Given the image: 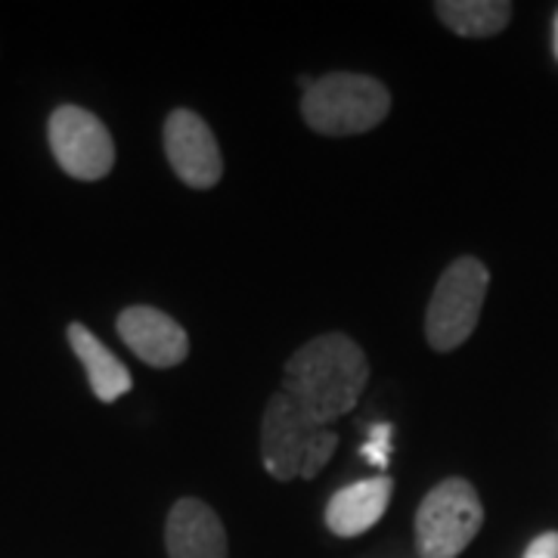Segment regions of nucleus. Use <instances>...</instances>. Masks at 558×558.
Here are the masks:
<instances>
[{
	"label": "nucleus",
	"instance_id": "1",
	"mask_svg": "<svg viewBox=\"0 0 558 558\" xmlns=\"http://www.w3.org/2000/svg\"><path fill=\"white\" fill-rule=\"evenodd\" d=\"M369 385V360L357 341L344 332H326L301 344L286 360L282 395H289L311 422L329 428V422L357 407Z\"/></svg>",
	"mask_w": 558,
	"mask_h": 558
},
{
	"label": "nucleus",
	"instance_id": "2",
	"mask_svg": "<svg viewBox=\"0 0 558 558\" xmlns=\"http://www.w3.org/2000/svg\"><path fill=\"white\" fill-rule=\"evenodd\" d=\"M391 112V94L381 81L357 72H332L314 81L301 97V116L323 137H357Z\"/></svg>",
	"mask_w": 558,
	"mask_h": 558
},
{
	"label": "nucleus",
	"instance_id": "3",
	"mask_svg": "<svg viewBox=\"0 0 558 558\" xmlns=\"http://www.w3.org/2000/svg\"><path fill=\"white\" fill-rule=\"evenodd\" d=\"M481 524H484V506L478 490L465 478L440 481L418 502V558H457L478 537Z\"/></svg>",
	"mask_w": 558,
	"mask_h": 558
},
{
	"label": "nucleus",
	"instance_id": "4",
	"mask_svg": "<svg viewBox=\"0 0 558 558\" xmlns=\"http://www.w3.org/2000/svg\"><path fill=\"white\" fill-rule=\"evenodd\" d=\"M490 274L478 258H457L444 274L428 301L425 339L435 351H453L475 332L487 299Z\"/></svg>",
	"mask_w": 558,
	"mask_h": 558
},
{
	"label": "nucleus",
	"instance_id": "5",
	"mask_svg": "<svg viewBox=\"0 0 558 558\" xmlns=\"http://www.w3.org/2000/svg\"><path fill=\"white\" fill-rule=\"evenodd\" d=\"M47 137L53 159L69 178L102 180L116 165V143L109 128L81 106H60L50 116Z\"/></svg>",
	"mask_w": 558,
	"mask_h": 558
},
{
	"label": "nucleus",
	"instance_id": "6",
	"mask_svg": "<svg viewBox=\"0 0 558 558\" xmlns=\"http://www.w3.org/2000/svg\"><path fill=\"white\" fill-rule=\"evenodd\" d=\"M323 425L311 422L292 403L289 395L277 391L267 400V410L260 418V462L277 481L301 478L304 457L311 444L319 438Z\"/></svg>",
	"mask_w": 558,
	"mask_h": 558
},
{
	"label": "nucleus",
	"instance_id": "7",
	"mask_svg": "<svg viewBox=\"0 0 558 558\" xmlns=\"http://www.w3.org/2000/svg\"><path fill=\"white\" fill-rule=\"evenodd\" d=\"M165 156L174 174L193 190H211L223 178L218 140L193 109H174L165 119Z\"/></svg>",
	"mask_w": 558,
	"mask_h": 558
},
{
	"label": "nucleus",
	"instance_id": "8",
	"mask_svg": "<svg viewBox=\"0 0 558 558\" xmlns=\"http://www.w3.org/2000/svg\"><path fill=\"white\" fill-rule=\"evenodd\" d=\"M121 341L137 354L146 366L156 369H171L180 366L190 354V336L178 319L168 317L159 307L149 304H134L119 314Z\"/></svg>",
	"mask_w": 558,
	"mask_h": 558
},
{
	"label": "nucleus",
	"instance_id": "9",
	"mask_svg": "<svg viewBox=\"0 0 558 558\" xmlns=\"http://www.w3.org/2000/svg\"><path fill=\"white\" fill-rule=\"evenodd\" d=\"M168 558H227V531L202 499H178L165 524Z\"/></svg>",
	"mask_w": 558,
	"mask_h": 558
},
{
	"label": "nucleus",
	"instance_id": "10",
	"mask_svg": "<svg viewBox=\"0 0 558 558\" xmlns=\"http://www.w3.org/2000/svg\"><path fill=\"white\" fill-rule=\"evenodd\" d=\"M391 490H395V481L385 478V475L354 481V484L341 487L326 506V527L336 537L344 539L366 534L385 515V509L391 502Z\"/></svg>",
	"mask_w": 558,
	"mask_h": 558
},
{
	"label": "nucleus",
	"instance_id": "11",
	"mask_svg": "<svg viewBox=\"0 0 558 558\" xmlns=\"http://www.w3.org/2000/svg\"><path fill=\"white\" fill-rule=\"evenodd\" d=\"M69 336V344L75 351V357L81 360L84 373H87V381H90V391L102 400V403H116L119 398H124L131 391V373L128 366L121 363L106 344H102L87 326L81 323H72L65 329Z\"/></svg>",
	"mask_w": 558,
	"mask_h": 558
},
{
	"label": "nucleus",
	"instance_id": "12",
	"mask_svg": "<svg viewBox=\"0 0 558 558\" xmlns=\"http://www.w3.org/2000/svg\"><path fill=\"white\" fill-rule=\"evenodd\" d=\"M438 20L459 38H494L512 20L509 0H440Z\"/></svg>",
	"mask_w": 558,
	"mask_h": 558
},
{
	"label": "nucleus",
	"instance_id": "13",
	"mask_svg": "<svg viewBox=\"0 0 558 558\" xmlns=\"http://www.w3.org/2000/svg\"><path fill=\"white\" fill-rule=\"evenodd\" d=\"M336 447H339V435H336L332 428H323V432H319V438L311 444L307 457H304L301 478L304 481L317 478L319 472L326 469V462H329V459H332V453H336Z\"/></svg>",
	"mask_w": 558,
	"mask_h": 558
},
{
	"label": "nucleus",
	"instance_id": "14",
	"mask_svg": "<svg viewBox=\"0 0 558 558\" xmlns=\"http://www.w3.org/2000/svg\"><path fill=\"white\" fill-rule=\"evenodd\" d=\"M391 435H395V428H391L388 422H379V425H373V428H369V440L363 444V457L369 459L376 469H385V465H388Z\"/></svg>",
	"mask_w": 558,
	"mask_h": 558
},
{
	"label": "nucleus",
	"instance_id": "15",
	"mask_svg": "<svg viewBox=\"0 0 558 558\" xmlns=\"http://www.w3.org/2000/svg\"><path fill=\"white\" fill-rule=\"evenodd\" d=\"M521 558H558V531H546L531 539V546Z\"/></svg>",
	"mask_w": 558,
	"mask_h": 558
},
{
	"label": "nucleus",
	"instance_id": "16",
	"mask_svg": "<svg viewBox=\"0 0 558 558\" xmlns=\"http://www.w3.org/2000/svg\"><path fill=\"white\" fill-rule=\"evenodd\" d=\"M553 44H556V60H558V16H556V40H553Z\"/></svg>",
	"mask_w": 558,
	"mask_h": 558
}]
</instances>
